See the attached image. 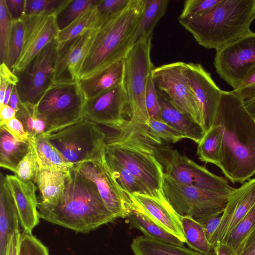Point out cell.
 I'll return each instance as SVG.
<instances>
[{"instance_id": "6da1fadb", "label": "cell", "mask_w": 255, "mask_h": 255, "mask_svg": "<svg viewBox=\"0 0 255 255\" xmlns=\"http://www.w3.org/2000/svg\"><path fill=\"white\" fill-rule=\"evenodd\" d=\"M214 125L223 130L218 166L232 183H242L255 174V119L233 91H222Z\"/></svg>"}, {"instance_id": "7a4b0ae2", "label": "cell", "mask_w": 255, "mask_h": 255, "mask_svg": "<svg viewBox=\"0 0 255 255\" xmlns=\"http://www.w3.org/2000/svg\"><path fill=\"white\" fill-rule=\"evenodd\" d=\"M40 218L76 232L87 234L116 218L103 201L95 184L74 168L53 204L38 202Z\"/></svg>"}, {"instance_id": "3957f363", "label": "cell", "mask_w": 255, "mask_h": 255, "mask_svg": "<svg viewBox=\"0 0 255 255\" xmlns=\"http://www.w3.org/2000/svg\"><path fill=\"white\" fill-rule=\"evenodd\" d=\"M255 19V0H221L202 14L178 18L200 45L216 51L251 32Z\"/></svg>"}, {"instance_id": "277c9868", "label": "cell", "mask_w": 255, "mask_h": 255, "mask_svg": "<svg viewBox=\"0 0 255 255\" xmlns=\"http://www.w3.org/2000/svg\"><path fill=\"white\" fill-rule=\"evenodd\" d=\"M144 5V0H130L124 9L100 25L82 65L80 79L125 57L134 43Z\"/></svg>"}, {"instance_id": "5b68a950", "label": "cell", "mask_w": 255, "mask_h": 255, "mask_svg": "<svg viewBox=\"0 0 255 255\" xmlns=\"http://www.w3.org/2000/svg\"><path fill=\"white\" fill-rule=\"evenodd\" d=\"M152 34L137 40L125 56L124 84L130 110V118L126 126L114 132V139L140 138L145 140L146 124L149 117L145 106V92L148 78L154 67L150 58Z\"/></svg>"}, {"instance_id": "8992f818", "label": "cell", "mask_w": 255, "mask_h": 255, "mask_svg": "<svg viewBox=\"0 0 255 255\" xmlns=\"http://www.w3.org/2000/svg\"><path fill=\"white\" fill-rule=\"evenodd\" d=\"M106 144V151L140 182L149 196L168 202L163 191V167L153 154L151 144L131 137L107 141Z\"/></svg>"}, {"instance_id": "52a82bcc", "label": "cell", "mask_w": 255, "mask_h": 255, "mask_svg": "<svg viewBox=\"0 0 255 255\" xmlns=\"http://www.w3.org/2000/svg\"><path fill=\"white\" fill-rule=\"evenodd\" d=\"M74 167L100 161L105 155L106 134L97 124L84 118L66 127L42 134Z\"/></svg>"}, {"instance_id": "ba28073f", "label": "cell", "mask_w": 255, "mask_h": 255, "mask_svg": "<svg viewBox=\"0 0 255 255\" xmlns=\"http://www.w3.org/2000/svg\"><path fill=\"white\" fill-rule=\"evenodd\" d=\"M86 100L78 82L52 84L34 109L35 116L47 125V130L43 134L83 119Z\"/></svg>"}, {"instance_id": "9c48e42d", "label": "cell", "mask_w": 255, "mask_h": 255, "mask_svg": "<svg viewBox=\"0 0 255 255\" xmlns=\"http://www.w3.org/2000/svg\"><path fill=\"white\" fill-rule=\"evenodd\" d=\"M163 191L176 213L189 216L200 223L222 215L231 193L208 190L182 184L164 174Z\"/></svg>"}, {"instance_id": "30bf717a", "label": "cell", "mask_w": 255, "mask_h": 255, "mask_svg": "<svg viewBox=\"0 0 255 255\" xmlns=\"http://www.w3.org/2000/svg\"><path fill=\"white\" fill-rule=\"evenodd\" d=\"M151 148L164 174L177 182L208 190L231 193L235 189L226 179L211 173L176 149L152 144Z\"/></svg>"}, {"instance_id": "8fae6325", "label": "cell", "mask_w": 255, "mask_h": 255, "mask_svg": "<svg viewBox=\"0 0 255 255\" xmlns=\"http://www.w3.org/2000/svg\"><path fill=\"white\" fill-rule=\"evenodd\" d=\"M57 41L44 47L22 71L15 73L18 78L16 88L23 104L35 107L53 84Z\"/></svg>"}, {"instance_id": "7c38bea8", "label": "cell", "mask_w": 255, "mask_h": 255, "mask_svg": "<svg viewBox=\"0 0 255 255\" xmlns=\"http://www.w3.org/2000/svg\"><path fill=\"white\" fill-rule=\"evenodd\" d=\"M152 75L157 89L179 111L202 126L198 105L186 74V63L178 61L154 67Z\"/></svg>"}, {"instance_id": "4fadbf2b", "label": "cell", "mask_w": 255, "mask_h": 255, "mask_svg": "<svg viewBox=\"0 0 255 255\" xmlns=\"http://www.w3.org/2000/svg\"><path fill=\"white\" fill-rule=\"evenodd\" d=\"M214 65L217 73L235 89L255 67V32L253 31L216 51Z\"/></svg>"}, {"instance_id": "5bb4252c", "label": "cell", "mask_w": 255, "mask_h": 255, "mask_svg": "<svg viewBox=\"0 0 255 255\" xmlns=\"http://www.w3.org/2000/svg\"><path fill=\"white\" fill-rule=\"evenodd\" d=\"M128 98L124 83L90 99L86 100L84 118L102 127L119 132L130 118Z\"/></svg>"}, {"instance_id": "9a60e30c", "label": "cell", "mask_w": 255, "mask_h": 255, "mask_svg": "<svg viewBox=\"0 0 255 255\" xmlns=\"http://www.w3.org/2000/svg\"><path fill=\"white\" fill-rule=\"evenodd\" d=\"M74 169L93 182L108 210L116 218H127L133 208L128 195L112 175L105 160L81 163Z\"/></svg>"}, {"instance_id": "2e32d148", "label": "cell", "mask_w": 255, "mask_h": 255, "mask_svg": "<svg viewBox=\"0 0 255 255\" xmlns=\"http://www.w3.org/2000/svg\"><path fill=\"white\" fill-rule=\"evenodd\" d=\"M97 28L86 30L68 40L57 42L53 84L78 82L80 72Z\"/></svg>"}, {"instance_id": "e0dca14e", "label": "cell", "mask_w": 255, "mask_h": 255, "mask_svg": "<svg viewBox=\"0 0 255 255\" xmlns=\"http://www.w3.org/2000/svg\"><path fill=\"white\" fill-rule=\"evenodd\" d=\"M24 25L23 47L12 69L16 73L24 69L49 43L56 39L59 30L55 15H26L21 17Z\"/></svg>"}, {"instance_id": "ac0fdd59", "label": "cell", "mask_w": 255, "mask_h": 255, "mask_svg": "<svg viewBox=\"0 0 255 255\" xmlns=\"http://www.w3.org/2000/svg\"><path fill=\"white\" fill-rule=\"evenodd\" d=\"M186 74L199 108L206 132L214 125L222 90L199 63H186Z\"/></svg>"}, {"instance_id": "d6986e66", "label": "cell", "mask_w": 255, "mask_h": 255, "mask_svg": "<svg viewBox=\"0 0 255 255\" xmlns=\"http://www.w3.org/2000/svg\"><path fill=\"white\" fill-rule=\"evenodd\" d=\"M255 205V178L245 182L229 195L219 225L210 244L223 243L232 230Z\"/></svg>"}, {"instance_id": "ffe728a7", "label": "cell", "mask_w": 255, "mask_h": 255, "mask_svg": "<svg viewBox=\"0 0 255 255\" xmlns=\"http://www.w3.org/2000/svg\"><path fill=\"white\" fill-rule=\"evenodd\" d=\"M5 176L16 205L23 232L32 233L40 218L36 186L33 181H24L15 175L6 174Z\"/></svg>"}, {"instance_id": "44dd1931", "label": "cell", "mask_w": 255, "mask_h": 255, "mask_svg": "<svg viewBox=\"0 0 255 255\" xmlns=\"http://www.w3.org/2000/svg\"><path fill=\"white\" fill-rule=\"evenodd\" d=\"M128 196L138 209L168 232L186 243L179 215L168 202H162L145 194H133Z\"/></svg>"}, {"instance_id": "7402d4cb", "label": "cell", "mask_w": 255, "mask_h": 255, "mask_svg": "<svg viewBox=\"0 0 255 255\" xmlns=\"http://www.w3.org/2000/svg\"><path fill=\"white\" fill-rule=\"evenodd\" d=\"M125 58L119 59L90 76L79 80L78 84L86 100L124 83Z\"/></svg>"}, {"instance_id": "603a6c76", "label": "cell", "mask_w": 255, "mask_h": 255, "mask_svg": "<svg viewBox=\"0 0 255 255\" xmlns=\"http://www.w3.org/2000/svg\"><path fill=\"white\" fill-rule=\"evenodd\" d=\"M18 214L7 181L2 173L0 182V255H5L12 234L19 229Z\"/></svg>"}, {"instance_id": "cb8c5ba5", "label": "cell", "mask_w": 255, "mask_h": 255, "mask_svg": "<svg viewBox=\"0 0 255 255\" xmlns=\"http://www.w3.org/2000/svg\"><path fill=\"white\" fill-rule=\"evenodd\" d=\"M157 95L162 120L182 133L187 138L198 144L206 133L202 126L179 111L167 97L158 90Z\"/></svg>"}, {"instance_id": "d4e9b609", "label": "cell", "mask_w": 255, "mask_h": 255, "mask_svg": "<svg viewBox=\"0 0 255 255\" xmlns=\"http://www.w3.org/2000/svg\"><path fill=\"white\" fill-rule=\"evenodd\" d=\"M29 142L36 157L39 167L68 172L74 165L43 135L30 138Z\"/></svg>"}, {"instance_id": "484cf974", "label": "cell", "mask_w": 255, "mask_h": 255, "mask_svg": "<svg viewBox=\"0 0 255 255\" xmlns=\"http://www.w3.org/2000/svg\"><path fill=\"white\" fill-rule=\"evenodd\" d=\"M29 142L19 141L0 126V166L13 173L29 150Z\"/></svg>"}, {"instance_id": "4316f807", "label": "cell", "mask_w": 255, "mask_h": 255, "mask_svg": "<svg viewBox=\"0 0 255 255\" xmlns=\"http://www.w3.org/2000/svg\"><path fill=\"white\" fill-rule=\"evenodd\" d=\"M67 174L68 172L39 167L34 183L41 193L42 202L53 204L59 200L65 186Z\"/></svg>"}, {"instance_id": "83f0119b", "label": "cell", "mask_w": 255, "mask_h": 255, "mask_svg": "<svg viewBox=\"0 0 255 255\" xmlns=\"http://www.w3.org/2000/svg\"><path fill=\"white\" fill-rule=\"evenodd\" d=\"M127 218L131 226L141 231L146 237L174 245L183 246L184 244L180 240L156 224L134 204Z\"/></svg>"}, {"instance_id": "f1b7e54d", "label": "cell", "mask_w": 255, "mask_h": 255, "mask_svg": "<svg viewBox=\"0 0 255 255\" xmlns=\"http://www.w3.org/2000/svg\"><path fill=\"white\" fill-rule=\"evenodd\" d=\"M130 248L135 255H205L183 246L165 243L144 236L133 239Z\"/></svg>"}, {"instance_id": "f546056e", "label": "cell", "mask_w": 255, "mask_h": 255, "mask_svg": "<svg viewBox=\"0 0 255 255\" xmlns=\"http://www.w3.org/2000/svg\"><path fill=\"white\" fill-rule=\"evenodd\" d=\"M186 243L205 255H215L214 247L207 240L203 225L189 216L179 215Z\"/></svg>"}, {"instance_id": "4dcf8cb0", "label": "cell", "mask_w": 255, "mask_h": 255, "mask_svg": "<svg viewBox=\"0 0 255 255\" xmlns=\"http://www.w3.org/2000/svg\"><path fill=\"white\" fill-rule=\"evenodd\" d=\"M168 2V0H144L134 43L143 37L152 34L155 26L165 14Z\"/></svg>"}, {"instance_id": "1f68e13d", "label": "cell", "mask_w": 255, "mask_h": 255, "mask_svg": "<svg viewBox=\"0 0 255 255\" xmlns=\"http://www.w3.org/2000/svg\"><path fill=\"white\" fill-rule=\"evenodd\" d=\"M222 140V128L220 125H214L198 144L197 153L199 159L218 166L221 160Z\"/></svg>"}, {"instance_id": "d6a6232c", "label": "cell", "mask_w": 255, "mask_h": 255, "mask_svg": "<svg viewBox=\"0 0 255 255\" xmlns=\"http://www.w3.org/2000/svg\"><path fill=\"white\" fill-rule=\"evenodd\" d=\"M145 140L154 145L174 143L186 136L162 120L149 117L146 124Z\"/></svg>"}, {"instance_id": "836d02e7", "label": "cell", "mask_w": 255, "mask_h": 255, "mask_svg": "<svg viewBox=\"0 0 255 255\" xmlns=\"http://www.w3.org/2000/svg\"><path fill=\"white\" fill-rule=\"evenodd\" d=\"M105 160L111 172L120 187L128 195H148L140 182L113 155L106 151Z\"/></svg>"}, {"instance_id": "e575fe53", "label": "cell", "mask_w": 255, "mask_h": 255, "mask_svg": "<svg viewBox=\"0 0 255 255\" xmlns=\"http://www.w3.org/2000/svg\"><path fill=\"white\" fill-rule=\"evenodd\" d=\"M98 15L96 6L92 7L76 18L68 26L59 31L56 38L61 43L74 38L86 30L98 28Z\"/></svg>"}, {"instance_id": "d590c367", "label": "cell", "mask_w": 255, "mask_h": 255, "mask_svg": "<svg viewBox=\"0 0 255 255\" xmlns=\"http://www.w3.org/2000/svg\"><path fill=\"white\" fill-rule=\"evenodd\" d=\"M101 0H70L55 16L59 31L64 29L88 9L96 6Z\"/></svg>"}, {"instance_id": "8d00e7d4", "label": "cell", "mask_w": 255, "mask_h": 255, "mask_svg": "<svg viewBox=\"0 0 255 255\" xmlns=\"http://www.w3.org/2000/svg\"><path fill=\"white\" fill-rule=\"evenodd\" d=\"M255 229V205L232 230L223 243L230 246L235 252L246 238Z\"/></svg>"}, {"instance_id": "74e56055", "label": "cell", "mask_w": 255, "mask_h": 255, "mask_svg": "<svg viewBox=\"0 0 255 255\" xmlns=\"http://www.w3.org/2000/svg\"><path fill=\"white\" fill-rule=\"evenodd\" d=\"M12 21L5 0H0V64L4 63L7 65Z\"/></svg>"}, {"instance_id": "f35d334b", "label": "cell", "mask_w": 255, "mask_h": 255, "mask_svg": "<svg viewBox=\"0 0 255 255\" xmlns=\"http://www.w3.org/2000/svg\"><path fill=\"white\" fill-rule=\"evenodd\" d=\"M70 0H26V15H56Z\"/></svg>"}, {"instance_id": "ab89813d", "label": "cell", "mask_w": 255, "mask_h": 255, "mask_svg": "<svg viewBox=\"0 0 255 255\" xmlns=\"http://www.w3.org/2000/svg\"><path fill=\"white\" fill-rule=\"evenodd\" d=\"M24 25L21 18L13 20L9 40L7 66L11 71L20 55L23 44Z\"/></svg>"}, {"instance_id": "60d3db41", "label": "cell", "mask_w": 255, "mask_h": 255, "mask_svg": "<svg viewBox=\"0 0 255 255\" xmlns=\"http://www.w3.org/2000/svg\"><path fill=\"white\" fill-rule=\"evenodd\" d=\"M29 146L28 152L17 164L14 174L24 181H31L34 183L39 166L30 143Z\"/></svg>"}, {"instance_id": "b9f144b4", "label": "cell", "mask_w": 255, "mask_h": 255, "mask_svg": "<svg viewBox=\"0 0 255 255\" xmlns=\"http://www.w3.org/2000/svg\"><path fill=\"white\" fill-rule=\"evenodd\" d=\"M18 255H50L48 248L32 234L22 232L19 244Z\"/></svg>"}, {"instance_id": "7bdbcfd3", "label": "cell", "mask_w": 255, "mask_h": 255, "mask_svg": "<svg viewBox=\"0 0 255 255\" xmlns=\"http://www.w3.org/2000/svg\"><path fill=\"white\" fill-rule=\"evenodd\" d=\"M145 101L149 118L162 120L158 99L157 90L153 81L152 72L147 80Z\"/></svg>"}, {"instance_id": "ee69618b", "label": "cell", "mask_w": 255, "mask_h": 255, "mask_svg": "<svg viewBox=\"0 0 255 255\" xmlns=\"http://www.w3.org/2000/svg\"><path fill=\"white\" fill-rule=\"evenodd\" d=\"M130 0H101L96 6L98 26L107 19L124 9Z\"/></svg>"}, {"instance_id": "f6af8a7d", "label": "cell", "mask_w": 255, "mask_h": 255, "mask_svg": "<svg viewBox=\"0 0 255 255\" xmlns=\"http://www.w3.org/2000/svg\"><path fill=\"white\" fill-rule=\"evenodd\" d=\"M221 0H187L179 18L202 14L215 6Z\"/></svg>"}, {"instance_id": "bcb514c9", "label": "cell", "mask_w": 255, "mask_h": 255, "mask_svg": "<svg viewBox=\"0 0 255 255\" xmlns=\"http://www.w3.org/2000/svg\"><path fill=\"white\" fill-rule=\"evenodd\" d=\"M233 92L243 101L255 97V67L246 75Z\"/></svg>"}, {"instance_id": "7dc6e473", "label": "cell", "mask_w": 255, "mask_h": 255, "mask_svg": "<svg viewBox=\"0 0 255 255\" xmlns=\"http://www.w3.org/2000/svg\"><path fill=\"white\" fill-rule=\"evenodd\" d=\"M2 126L14 137L17 140L23 142H29L30 137L29 135L24 130L21 122L16 118L9 120Z\"/></svg>"}, {"instance_id": "c3c4849f", "label": "cell", "mask_w": 255, "mask_h": 255, "mask_svg": "<svg viewBox=\"0 0 255 255\" xmlns=\"http://www.w3.org/2000/svg\"><path fill=\"white\" fill-rule=\"evenodd\" d=\"M7 10L13 19H20L24 14L26 0H5Z\"/></svg>"}, {"instance_id": "681fc988", "label": "cell", "mask_w": 255, "mask_h": 255, "mask_svg": "<svg viewBox=\"0 0 255 255\" xmlns=\"http://www.w3.org/2000/svg\"><path fill=\"white\" fill-rule=\"evenodd\" d=\"M236 253L237 255H255V229L246 238Z\"/></svg>"}, {"instance_id": "f907efd6", "label": "cell", "mask_w": 255, "mask_h": 255, "mask_svg": "<svg viewBox=\"0 0 255 255\" xmlns=\"http://www.w3.org/2000/svg\"><path fill=\"white\" fill-rule=\"evenodd\" d=\"M221 215H222L212 217L201 223L203 226L207 240L209 244L213 236L219 225Z\"/></svg>"}, {"instance_id": "816d5d0a", "label": "cell", "mask_w": 255, "mask_h": 255, "mask_svg": "<svg viewBox=\"0 0 255 255\" xmlns=\"http://www.w3.org/2000/svg\"><path fill=\"white\" fill-rule=\"evenodd\" d=\"M18 81L17 76L12 72L5 63L0 64V82H2L7 85L11 84L16 86Z\"/></svg>"}, {"instance_id": "f5cc1de1", "label": "cell", "mask_w": 255, "mask_h": 255, "mask_svg": "<svg viewBox=\"0 0 255 255\" xmlns=\"http://www.w3.org/2000/svg\"><path fill=\"white\" fill-rule=\"evenodd\" d=\"M21 234L19 230H17L12 234L8 242L5 255H18Z\"/></svg>"}, {"instance_id": "db71d44e", "label": "cell", "mask_w": 255, "mask_h": 255, "mask_svg": "<svg viewBox=\"0 0 255 255\" xmlns=\"http://www.w3.org/2000/svg\"><path fill=\"white\" fill-rule=\"evenodd\" d=\"M0 126L15 117L16 111L8 105L0 107Z\"/></svg>"}, {"instance_id": "11a10c76", "label": "cell", "mask_w": 255, "mask_h": 255, "mask_svg": "<svg viewBox=\"0 0 255 255\" xmlns=\"http://www.w3.org/2000/svg\"><path fill=\"white\" fill-rule=\"evenodd\" d=\"M215 255H237L236 252L228 245L220 243L214 247Z\"/></svg>"}, {"instance_id": "9f6ffc18", "label": "cell", "mask_w": 255, "mask_h": 255, "mask_svg": "<svg viewBox=\"0 0 255 255\" xmlns=\"http://www.w3.org/2000/svg\"><path fill=\"white\" fill-rule=\"evenodd\" d=\"M47 130V125L45 122L36 117L34 122V132L35 137L44 134Z\"/></svg>"}, {"instance_id": "6f0895ef", "label": "cell", "mask_w": 255, "mask_h": 255, "mask_svg": "<svg viewBox=\"0 0 255 255\" xmlns=\"http://www.w3.org/2000/svg\"><path fill=\"white\" fill-rule=\"evenodd\" d=\"M20 102V101L19 98L16 86H14L12 90L8 105L17 112L18 110V106Z\"/></svg>"}, {"instance_id": "680465c9", "label": "cell", "mask_w": 255, "mask_h": 255, "mask_svg": "<svg viewBox=\"0 0 255 255\" xmlns=\"http://www.w3.org/2000/svg\"><path fill=\"white\" fill-rule=\"evenodd\" d=\"M244 104L248 112L255 119V97L244 101Z\"/></svg>"}, {"instance_id": "91938a15", "label": "cell", "mask_w": 255, "mask_h": 255, "mask_svg": "<svg viewBox=\"0 0 255 255\" xmlns=\"http://www.w3.org/2000/svg\"><path fill=\"white\" fill-rule=\"evenodd\" d=\"M14 86V85L11 84H9L8 85L5 93L4 99L2 106H6L8 105L12 90Z\"/></svg>"}]
</instances>
